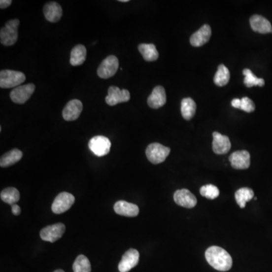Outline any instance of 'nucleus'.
Instances as JSON below:
<instances>
[{
	"instance_id": "c85d7f7f",
	"label": "nucleus",
	"mask_w": 272,
	"mask_h": 272,
	"mask_svg": "<svg viewBox=\"0 0 272 272\" xmlns=\"http://www.w3.org/2000/svg\"><path fill=\"white\" fill-rule=\"evenodd\" d=\"M243 74L244 75V84L246 87H253V86H263L265 85V80L262 78H258L252 73L249 69H244L243 70Z\"/></svg>"
},
{
	"instance_id": "4be33fe9",
	"label": "nucleus",
	"mask_w": 272,
	"mask_h": 272,
	"mask_svg": "<svg viewBox=\"0 0 272 272\" xmlns=\"http://www.w3.org/2000/svg\"><path fill=\"white\" fill-rule=\"evenodd\" d=\"M197 105L195 101L191 98L182 99L181 103V113L183 118L190 120L195 116Z\"/></svg>"
},
{
	"instance_id": "393cba45",
	"label": "nucleus",
	"mask_w": 272,
	"mask_h": 272,
	"mask_svg": "<svg viewBox=\"0 0 272 272\" xmlns=\"http://www.w3.org/2000/svg\"><path fill=\"white\" fill-rule=\"evenodd\" d=\"M254 197V192L251 188H242L235 193V200L240 208H244L248 201H251Z\"/></svg>"
},
{
	"instance_id": "c756f323",
	"label": "nucleus",
	"mask_w": 272,
	"mask_h": 272,
	"mask_svg": "<svg viewBox=\"0 0 272 272\" xmlns=\"http://www.w3.org/2000/svg\"><path fill=\"white\" fill-rule=\"evenodd\" d=\"M200 193L203 197H205L209 200H213L219 197V190L215 185H206L201 187Z\"/></svg>"
},
{
	"instance_id": "6e6552de",
	"label": "nucleus",
	"mask_w": 272,
	"mask_h": 272,
	"mask_svg": "<svg viewBox=\"0 0 272 272\" xmlns=\"http://www.w3.org/2000/svg\"><path fill=\"white\" fill-rule=\"evenodd\" d=\"M36 89L35 85L33 83L19 86L11 90L10 93V98L14 103L16 104H25V102L29 100L30 98L34 94Z\"/></svg>"
},
{
	"instance_id": "7ed1b4c3",
	"label": "nucleus",
	"mask_w": 272,
	"mask_h": 272,
	"mask_svg": "<svg viewBox=\"0 0 272 272\" xmlns=\"http://www.w3.org/2000/svg\"><path fill=\"white\" fill-rule=\"evenodd\" d=\"M26 79L22 72L11 70H3L0 72V87L2 89L18 87Z\"/></svg>"
},
{
	"instance_id": "2f4dec72",
	"label": "nucleus",
	"mask_w": 272,
	"mask_h": 272,
	"mask_svg": "<svg viewBox=\"0 0 272 272\" xmlns=\"http://www.w3.org/2000/svg\"><path fill=\"white\" fill-rule=\"evenodd\" d=\"M11 211H12V213L14 215H19L21 212V207L18 205H17L16 204H12L11 205Z\"/></svg>"
},
{
	"instance_id": "9d476101",
	"label": "nucleus",
	"mask_w": 272,
	"mask_h": 272,
	"mask_svg": "<svg viewBox=\"0 0 272 272\" xmlns=\"http://www.w3.org/2000/svg\"><path fill=\"white\" fill-rule=\"evenodd\" d=\"M107 93L108 95L105 98V102L110 106L129 102L130 99V93L127 89H120L117 86H110Z\"/></svg>"
},
{
	"instance_id": "6ab92c4d",
	"label": "nucleus",
	"mask_w": 272,
	"mask_h": 272,
	"mask_svg": "<svg viewBox=\"0 0 272 272\" xmlns=\"http://www.w3.org/2000/svg\"><path fill=\"white\" fill-rule=\"evenodd\" d=\"M250 26L255 32L266 34L272 33V27L270 21L262 15H254L249 19Z\"/></svg>"
},
{
	"instance_id": "7c9ffc66",
	"label": "nucleus",
	"mask_w": 272,
	"mask_h": 272,
	"mask_svg": "<svg viewBox=\"0 0 272 272\" xmlns=\"http://www.w3.org/2000/svg\"><path fill=\"white\" fill-rule=\"evenodd\" d=\"M256 106H255L254 102L247 97L243 98L240 99V110L246 112V113H251L254 111Z\"/></svg>"
},
{
	"instance_id": "a211bd4d",
	"label": "nucleus",
	"mask_w": 272,
	"mask_h": 272,
	"mask_svg": "<svg viewBox=\"0 0 272 272\" xmlns=\"http://www.w3.org/2000/svg\"><path fill=\"white\" fill-rule=\"evenodd\" d=\"M212 34L210 26L205 25L201 27L197 32L193 34L190 39L191 45L195 47H200L206 44L209 40Z\"/></svg>"
},
{
	"instance_id": "412c9836",
	"label": "nucleus",
	"mask_w": 272,
	"mask_h": 272,
	"mask_svg": "<svg viewBox=\"0 0 272 272\" xmlns=\"http://www.w3.org/2000/svg\"><path fill=\"white\" fill-rule=\"evenodd\" d=\"M23 153L20 150L15 148L8 152L5 153L0 159V167L2 168L11 167L21 161Z\"/></svg>"
},
{
	"instance_id": "39448f33",
	"label": "nucleus",
	"mask_w": 272,
	"mask_h": 272,
	"mask_svg": "<svg viewBox=\"0 0 272 272\" xmlns=\"http://www.w3.org/2000/svg\"><path fill=\"white\" fill-rule=\"evenodd\" d=\"M119 68V60L114 55L107 56L102 61L98 68V75L102 79H108L114 76Z\"/></svg>"
},
{
	"instance_id": "20e7f679",
	"label": "nucleus",
	"mask_w": 272,
	"mask_h": 272,
	"mask_svg": "<svg viewBox=\"0 0 272 272\" xmlns=\"http://www.w3.org/2000/svg\"><path fill=\"white\" fill-rule=\"evenodd\" d=\"M170 153V148L159 143H152L147 146L146 156L151 164H159L164 162Z\"/></svg>"
},
{
	"instance_id": "c9c22d12",
	"label": "nucleus",
	"mask_w": 272,
	"mask_h": 272,
	"mask_svg": "<svg viewBox=\"0 0 272 272\" xmlns=\"http://www.w3.org/2000/svg\"><path fill=\"white\" fill-rule=\"evenodd\" d=\"M54 272H65L63 270H62V269H59V270L55 271Z\"/></svg>"
},
{
	"instance_id": "f03ea898",
	"label": "nucleus",
	"mask_w": 272,
	"mask_h": 272,
	"mask_svg": "<svg viewBox=\"0 0 272 272\" xmlns=\"http://www.w3.org/2000/svg\"><path fill=\"white\" fill-rule=\"evenodd\" d=\"M20 21L18 19L10 20L5 23V26L0 31V41L5 46H11L18 40V27Z\"/></svg>"
},
{
	"instance_id": "1a4fd4ad",
	"label": "nucleus",
	"mask_w": 272,
	"mask_h": 272,
	"mask_svg": "<svg viewBox=\"0 0 272 272\" xmlns=\"http://www.w3.org/2000/svg\"><path fill=\"white\" fill-rule=\"evenodd\" d=\"M65 232V225L63 223H56L45 227L40 231V238L44 241L54 242L59 240Z\"/></svg>"
},
{
	"instance_id": "4468645a",
	"label": "nucleus",
	"mask_w": 272,
	"mask_h": 272,
	"mask_svg": "<svg viewBox=\"0 0 272 272\" xmlns=\"http://www.w3.org/2000/svg\"><path fill=\"white\" fill-rule=\"evenodd\" d=\"M212 136H213L212 150L215 154L220 155V154H227L230 151L232 144L228 136H223L217 132H214L212 133Z\"/></svg>"
},
{
	"instance_id": "0eeeda50",
	"label": "nucleus",
	"mask_w": 272,
	"mask_h": 272,
	"mask_svg": "<svg viewBox=\"0 0 272 272\" xmlns=\"http://www.w3.org/2000/svg\"><path fill=\"white\" fill-rule=\"evenodd\" d=\"M75 202L73 195L68 192H62L55 198L52 205V210L54 213L62 214L70 209Z\"/></svg>"
},
{
	"instance_id": "cd10ccee",
	"label": "nucleus",
	"mask_w": 272,
	"mask_h": 272,
	"mask_svg": "<svg viewBox=\"0 0 272 272\" xmlns=\"http://www.w3.org/2000/svg\"><path fill=\"white\" fill-rule=\"evenodd\" d=\"M73 272H91V264L89 259L84 255H79L73 265Z\"/></svg>"
},
{
	"instance_id": "ddd939ff",
	"label": "nucleus",
	"mask_w": 272,
	"mask_h": 272,
	"mask_svg": "<svg viewBox=\"0 0 272 272\" xmlns=\"http://www.w3.org/2000/svg\"><path fill=\"white\" fill-rule=\"evenodd\" d=\"M174 201L178 206L191 209L197 205V198L188 189H181L175 191Z\"/></svg>"
},
{
	"instance_id": "f3484780",
	"label": "nucleus",
	"mask_w": 272,
	"mask_h": 272,
	"mask_svg": "<svg viewBox=\"0 0 272 272\" xmlns=\"http://www.w3.org/2000/svg\"><path fill=\"white\" fill-rule=\"evenodd\" d=\"M113 209L116 213L127 217H136L139 213V208L137 205L125 201H117Z\"/></svg>"
},
{
	"instance_id": "5701e85b",
	"label": "nucleus",
	"mask_w": 272,
	"mask_h": 272,
	"mask_svg": "<svg viewBox=\"0 0 272 272\" xmlns=\"http://www.w3.org/2000/svg\"><path fill=\"white\" fill-rule=\"evenodd\" d=\"M86 58V47L83 45H77L72 49L70 62L73 66H79L84 63Z\"/></svg>"
},
{
	"instance_id": "a878e982",
	"label": "nucleus",
	"mask_w": 272,
	"mask_h": 272,
	"mask_svg": "<svg viewBox=\"0 0 272 272\" xmlns=\"http://www.w3.org/2000/svg\"><path fill=\"white\" fill-rule=\"evenodd\" d=\"M230 79V72L224 65H220L218 68L217 72L214 76V83L216 86H225L228 84Z\"/></svg>"
},
{
	"instance_id": "bb28decb",
	"label": "nucleus",
	"mask_w": 272,
	"mask_h": 272,
	"mask_svg": "<svg viewBox=\"0 0 272 272\" xmlns=\"http://www.w3.org/2000/svg\"><path fill=\"white\" fill-rule=\"evenodd\" d=\"M1 200L3 202L12 205V204H16L20 200V193L18 190L15 188H7L2 190L0 194Z\"/></svg>"
},
{
	"instance_id": "473e14b6",
	"label": "nucleus",
	"mask_w": 272,
	"mask_h": 272,
	"mask_svg": "<svg viewBox=\"0 0 272 272\" xmlns=\"http://www.w3.org/2000/svg\"><path fill=\"white\" fill-rule=\"evenodd\" d=\"M12 1L11 0H1L0 1V8L1 9H5L11 5Z\"/></svg>"
},
{
	"instance_id": "aec40b11",
	"label": "nucleus",
	"mask_w": 272,
	"mask_h": 272,
	"mask_svg": "<svg viewBox=\"0 0 272 272\" xmlns=\"http://www.w3.org/2000/svg\"><path fill=\"white\" fill-rule=\"evenodd\" d=\"M43 12L45 19L52 23L59 21L63 14L60 4L55 2H50L45 4L43 7Z\"/></svg>"
},
{
	"instance_id": "2eb2a0df",
	"label": "nucleus",
	"mask_w": 272,
	"mask_h": 272,
	"mask_svg": "<svg viewBox=\"0 0 272 272\" xmlns=\"http://www.w3.org/2000/svg\"><path fill=\"white\" fill-rule=\"evenodd\" d=\"M229 161L235 170H246L250 166V154L247 151H238L232 154Z\"/></svg>"
},
{
	"instance_id": "e433bc0d",
	"label": "nucleus",
	"mask_w": 272,
	"mask_h": 272,
	"mask_svg": "<svg viewBox=\"0 0 272 272\" xmlns=\"http://www.w3.org/2000/svg\"></svg>"
},
{
	"instance_id": "f8f14e48",
	"label": "nucleus",
	"mask_w": 272,
	"mask_h": 272,
	"mask_svg": "<svg viewBox=\"0 0 272 272\" xmlns=\"http://www.w3.org/2000/svg\"><path fill=\"white\" fill-rule=\"evenodd\" d=\"M83 111V104L78 99H73L68 102L62 111L63 118L67 121L77 120Z\"/></svg>"
},
{
	"instance_id": "dca6fc26",
	"label": "nucleus",
	"mask_w": 272,
	"mask_h": 272,
	"mask_svg": "<svg viewBox=\"0 0 272 272\" xmlns=\"http://www.w3.org/2000/svg\"><path fill=\"white\" fill-rule=\"evenodd\" d=\"M167 103V94L164 88L157 86L154 88L152 93L147 99V104L153 109L160 108Z\"/></svg>"
},
{
	"instance_id": "9b49d317",
	"label": "nucleus",
	"mask_w": 272,
	"mask_h": 272,
	"mask_svg": "<svg viewBox=\"0 0 272 272\" xmlns=\"http://www.w3.org/2000/svg\"><path fill=\"white\" fill-rule=\"evenodd\" d=\"M139 261V253L135 249H130L122 256L119 263L118 269L120 272H129L138 265Z\"/></svg>"
},
{
	"instance_id": "f704fd0d",
	"label": "nucleus",
	"mask_w": 272,
	"mask_h": 272,
	"mask_svg": "<svg viewBox=\"0 0 272 272\" xmlns=\"http://www.w3.org/2000/svg\"><path fill=\"white\" fill-rule=\"evenodd\" d=\"M119 2H128L129 0H119Z\"/></svg>"
},
{
	"instance_id": "423d86ee",
	"label": "nucleus",
	"mask_w": 272,
	"mask_h": 272,
	"mask_svg": "<svg viewBox=\"0 0 272 272\" xmlns=\"http://www.w3.org/2000/svg\"><path fill=\"white\" fill-rule=\"evenodd\" d=\"M110 147L111 143L105 136H95L91 138L89 142V149L98 157L107 155L110 152Z\"/></svg>"
},
{
	"instance_id": "72a5a7b5",
	"label": "nucleus",
	"mask_w": 272,
	"mask_h": 272,
	"mask_svg": "<svg viewBox=\"0 0 272 272\" xmlns=\"http://www.w3.org/2000/svg\"><path fill=\"white\" fill-rule=\"evenodd\" d=\"M232 107H235V108H240V99H235L232 100Z\"/></svg>"
},
{
	"instance_id": "b1692460",
	"label": "nucleus",
	"mask_w": 272,
	"mask_h": 272,
	"mask_svg": "<svg viewBox=\"0 0 272 272\" xmlns=\"http://www.w3.org/2000/svg\"><path fill=\"white\" fill-rule=\"evenodd\" d=\"M138 49L143 59L147 62H154L158 59L159 53L154 44H140Z\"/></svg>"
},
{
	"instance_id": "f257e3e1",
	"label": "nucleus",
	"mask_w": 272,
	"mask_h": 272,
	"mask_svg": "<svg viewBox=\"0 0 272 272\" xmlns=\"http://www.w3.org/2000/svg\"><path fill=\"white\" fill-rule=\"evenodd\" d=\"M207 263L215 270L227 272L232 267V258L228 252L219 246H212L205 253Z\"/></svg>"
}]
</instances>
